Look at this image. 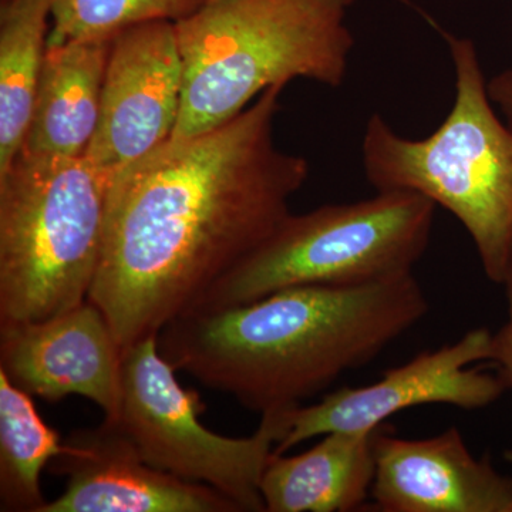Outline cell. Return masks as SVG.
Listing matches in <instances>:
<instances>
[{
	"mask_svg": "<svg viewBox=\"0 0 512 512\" xmlns=\"http://www.w3.org/2000/svg\"><path fill=\"white\" fill-rule=\"evenodd\" d=\"M284 87L200 136L170 138L111 178L89 299L121 349L158 335L292 214L306 158L275 146Z\"/></svg>",
	"mask_w": 512,
	"mask_h": 512,
	"instance_id": "1",
	"label": "cell"
},
{
	"mask_svg": "<svg viewBox=\"0 0 512 512\" xmlns=\"http://www.w3.org/2000/svg\"><path fill=\"white\" fill-rule=\"evenodd\" d=\"M429 312L413 274L363 286H293L185 312L158 332L175 370L265 413L293 409L375 360Z\"/></svg>",
	"mask_w": 512,
	"mask_h": 512,
	"instance_id": "2",
	"label": "cell"
},
{
	"mask_svg": "<svg viewBox=\"0 0 512 512\" xmlns=\"http://www.w3.org/2000/svg\"><path fill=\"white\" fill-rule=\"evenodd\" d=\"M356 0H202L175 23L183 101L171 138L200 136L247 109L269 87L308 79L338 89L355 37Z\"/></svg>",
	"mask_w": 512,
	"mask_h": 512,
	"instance_id": "3",
	"label": "cell"
},
{
	"mask_svg": "<svg viewBox=\"0 0 512 512\" xmlns=\"http://www.w3.org/2000/svg\"><path fill=\"white\" fill-rule=\"evenodd\" d=\"M456 72V100L429 137L394 133L373 114L363 137V167L376 191L429 198L466 228L484 274L504 285L512 271V131L491 107L476 46L444 33Z\"/></svg>",
	"mask_w": 512,
	"mask_h": 512,
	"instance_id": "4",
	"label": "cell"
},
{
	"mask_svg": "<svg viewBox=\"0 0 512 512\" xmlns=\"http://www.w3.org/2000/svg\"><path fill=\"white\" fill-rule=\"evenodd\" d=\"M111 178L84 156L23 150L0 175V325L52 318L89 298Z\"/></svg>",
	"mask_w": 512,
	"mask_h": 512,
	"instance_id": "5",
	"label": "cell"
},
{
	"mask_svg": "<svg viewBox=\"0 0 512 512\" xmlns=\"http://www.w3.org/2000/svg\"><path fill=\"white\" fill-rule=\"evenodd\" d=\"M436 207L416 192L377 191L291 214L187 312L244 305L293 286H363L413 274L429 248Z\"/></svg>",
	"mask_w": 512,
	"mask_h": 512,
	"instance_id": "6",
	"label": "cell"
},
{
	"mask_svg": "<svg viewBox=\"0 0 512 512\" xmlns=\"http://www.w3.org/2000/svg\"><path fill=\"white\" fill-rule=\"evenodd\" d=\"M161 355L158 335L137 340L121 355L116 421L151 467L220 491L242 512H264L261 480L275 447L291 429L293 409L261 414L252 436L212 433L200 421V394L184 389Z\"/></svg>",
	"mask_w": 512,
	"mask_h": 512,
	"instance_id": "7",
	"label": "cell"
},
{
	"mask_svg": "<svg viewBox=\"0 0 512 512\" xmlns=\"http://www.w3.org/2000/svg\"><path fill=\"white\" fill-rule=\"evenodd\" d=\"M491 345L490 330L473 329L451 345L427 350L387 370L369 386L343 387L312 406L296 407L291 429L275 453L284 454L303 441L333 431L370 433L410 407L447 404L476 410L490 406L507 387L500 376L471 366L491 359Z\"/></svg>",
	"mask_w": 512,
	"mask_h": 512,
	"instance_id": "8",
	"label": "cell"
},
{
	"mask_svg": "<svg viewBox=\"0 0 512 512\" xmlns=\"http://www.w3.org/2000/svg\"><path fill=\"white\" fill-rule=\"evenodd\" d=\"M184 64L173 20H151L111 39L100 119L84 157L114 177L173 136Z\"/></svg>",
	"mask_w": 512,
	"mask_h": 512,
	"instance_id": "9",
	"label": "cell"
},
{
	"mask_svg": "<svg viewBox=\"0 0 512 512\" xmlns=\"http://www.w3.org/2000/svg\"><path fill=\"white\" fill-rule=\"evenodd\" d=\"M121 349L109 320L89 298L37 322L0 325V372L29 396L59 402L87 397L117 419Z\"/></svg>",
	"mask_w": 512,
	"mask_h": 512,
	"instance_id": "10",
	"label": "cell"
},
{
	"mask_svg": "<svg viewBox=\"0 0 512 512\" xmlns=\"http://www.w3.org/2000/svg\"><path fill=\"white\" fill-rule=\"evenodd\" d=\"M66 490L40 512H242L208 485L147 464L116 421L77 430L49 464Z\"/></svg>",
	"mask_w": 512,
	"mask_h": 512,
	"instance_id": "11",
	"label": "cell"
},
{
	"mask_svg": "<svg viewBox=\"0 0 512 512\" xmlns=\"http://www.w3.org/2000/svg\"><path fill=\"white\" fill-rule=\"evenodd\" d=\"M376 430L375 480L370 498L384 512H512V478L490 458L471 454L450 427L427 439Z\"/></svg>",
	"mask_w": 512,
	"mask_h": 512,
	"instance_id": "12",
	"label": "cell"
},
{
	"mask_svg": "<svg viewBox=\"0 0 512 512\" xmlns=\"http://www.w3.org/2000/svg\"><path fill=\"white\" fill-rule=\"evenodd\" d=\"M110 45L111 39H97L46 46L23 151L36 156H84L99 124Z\"/></svg>",
	"mask_w": 512,
	"mask_h": 512,
	"instance_id": "13",
	"label": "cell"
},
{
	"mask_svg": "<svg viewBox=\"0 0 512 512\" xmlns=\"http://www.w3.org/2000/svg\"><path fill=\"white\" fill-rule=\"evenodd\" d=\"M375 433L333 431L298 456L274 451L261 480L266 512L360 510L375 480Z\"/></svg>",
	"mask_w": 512,
	"mask_h": 512,
	"instance_id": "14",
	"label": "cell"
},
{
	"mask_svg": "<svg viewBox=\"0 0 512 512\" xmlns=\"http://www.w3.org/2000/svg\"><path fill=\"white\" fill-rule=\"evenodd\" d=\"M50 0L0 2V175L28 134L49 36Z\"/></svg>",
	"mask_w": 512,
	"mask_h": 512,
	"instance_id": "15",
	"label": "cell"
},
{
	"mask_svg": "<svg viewBox=\"0 0 512 512\" xmlns=\"http://www.w3.org/2000/svg\"><path fill=\"white\" fill-rule=\"evenodd\" d=\"M59 434L42 420L28 393L0 372V511L40 512L43 470L62 453Z\"/></svg>",
	"mask_w": 512,
	"mask_h": 512,
	"instance_id": "16",
	"label": "cell"
},
{
	"mask_svg": "<svg viewBox=\"0 0 512 512\" xmlns=\"http://www.w3.org/2000/svg\"><path fill=\"white\" fill-rule=\"evenodd\" d=\"M202 0H50L47 46L72 40L113 39L121 30L151 20L185 18Z\"/></svg>",
	"mask_w": 512,
	"mask_h": 512,
	"instance_id": "17",
	"label": "cell"
},
{
	"mask_svg": "<svg viewBox=\"0 0 512 512\" xmlns=\"http://www.w3.org/2000/svg\"><path fill=\"white\" fill-rule=\"evenodd\" d=\"M504 286L507 293L508 319L503 328L493 335L490 362L498 366V376L505 387L512 389V271Z\"/></svg>",
	"mask_w": 512,
	"mask_h": 512,
	"instance_id": "18",
	"label": "cell"
},
{
	"mask_svg": "<svg viewBox=\"0 0 512 512\" xmlns=\"http://www.w3.org/2000/svg\"><path fill=\"white\" fill-rule=\"evenodd\" d=\"M490 100L503 111L507 126L512 131V70L497 74L487 83Z\"/></svg>",
	"mask_w": 512,
	"mask_h": 512,
	"instance_id": "19",
	"label": "cell"
},
{
	"mask_svg": "<svg viewBox=\"0 0 512 512\" xmlns=\"http://www.w3.org/2000/svg\"><path fill=\"white\" fill-rule=\"evenodd\" d=\"M504 457H505V460H507L508 463H510L512 466V450L505 451Z\"/></svg>",
	"mask_w": 512,
	"mask_h": 512,
	"instance_id": "20",
	"label": "cell"
},
{
	"mask_svg": "<svg viewBox=\"0 0 512 512\" xmlns=\"http://www.w3.org/2000/svg\"><path fill=\"white\" fill-rule=\"evenodd\" d=\"M0 2H6V0H0Z\"/></svg>",
	"mask_w": 512,
	"mask_h": 512,
	"instance_id": "21",
	"label": "cell"
}]
</instances>
